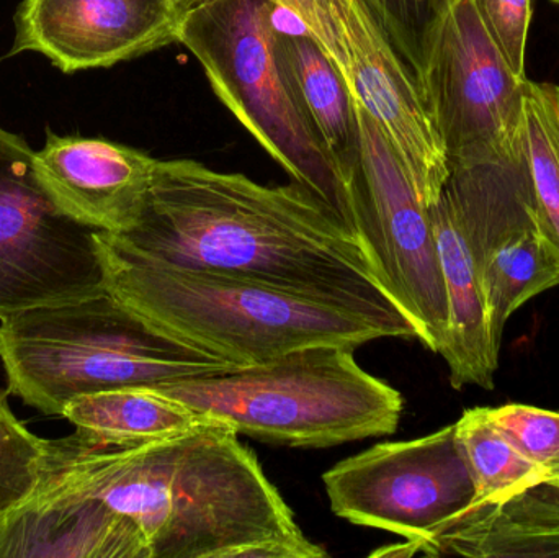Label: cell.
<instances>
[{
    "instance_id": "6da1fadb",
    "label": "cell",
    "mask_w": 559,
    "mask_h": 558,
    "mask_svg": "<svg viewBox=\"0 0 559 558\" xmlns=\"http://www.w3.org/2000/svg\"><path fill=\"white\" fill-rule=\"evenodd\" d=\"M104 233L150 261L245 278L417 340L360 239L299 183L269 187L195 161H157L136 223Z\"/></svg>"
},
{
    "instance_id": "7a4b0ae2",
    "label": "cell",
    "mask_w": 559,
    "mask_h": 558,
    "mask_svg": "<svg viewBox=\"0 0 559 558\" xmlns=\"http://www.w3.org/2000/svg\"><path fill=\"white\" fill-rule=\"evenodd\" d=\"M39 487L136 524L150 558H322L251 449L222 423L136 448L48 439Z\"/></svg>"
},
{
    "instance_id": "3957f363",
    "label": "cell",
    "mask_w": 559,
    "mask_h": 558,
    "mask_svg": "<svg viewBox=\"0 0 559 558\" xmlns=\"http://www.w3.org/2000/svg\"><path fill=\"white\" fill-rule=\"evenodd\" d=\"M105 288L160 333L233 367L319 344L355 349L391 337L368 318L245 278L163 264L97 231Z\"/></svg>"
},
{
    "instance_id": "277c9868",
    "label": "cell",
    "mask_w": 559,
    "mask_h": 558,
    "mask_svg": "<svg viewBox=\"0 0 559 558\" xmlns=\"http://www.w3.org/2000/svg\"><path fill=\"white\" fill-rule=\"evenodd\" d=\"M153 389L238 435L286 448L391 436L404 408L401 393L368 373L355 347L342 344L301 347L267 363Z\"/></svg>"
},
{
    "instance_id": "5b68a950",
    "label": "cell",
    "mask_w": 559,
    "mask_h": 558,
    "mask_svg": "<svg viewBox=\"0 0 559 558\" xmlns=\"http://www.w3.org/2000/svg\"><path fill=\"white\" fill-rule=\"evenodd\" d=\"M0 360L9 392L46 416L88 393L236 369L160 333L107 290L3 318Z\"/></svg>"
},
{
    "instance_id": "8992f818",
    "label": "cell",
    "mask_w": 559,
    "mask_h": 558,
    "mask_svg": "<svg viewBox=\"0 0 559 558\" xmlns=\"http://www.w3.org/2000/svg\"><path fill=\"white\" fill-rule=\"evenodd\" d=\"M275 26L271 0H195L183 15L179 43L246 130L357 236L350 189L293 95L275 49Z\"/></svg>"
},
{
    "instance_id": "52a82bcc",
    "label": "cell",
    "mask_w": 559,
    "mask_h": 558,
    "mask_svg": "<svg viewBox=\"0 0 559 558\" xmlns=\"http://www.w3.org/2000/svg\"><path fill=\"white\" fill-rule=\"evenodd\" d=\"M328 56L400 157L420 202L439 200L450 167L419 81L368 0H271Z\"/></svg>"
},
{
    "instance_id": "ba28073f",
    "label": "cell",
    "mask_w": 559,
    "mask_h": 558,
    "mask_svg": "<svg viewBox=\"0 0 559 558\" xmlns=\"http://www.w3.org/2000/svg\"><path fill=\"white\" fill-rule=\"evenodd\" d=\"M97 231L59 203L35 151L0 127V320L107 290Z\"/></svg>"
},
{
    "instance_id": "9c48e42d",
    "label": "cell",
    "mask_w": 559,
    "mask_h": 558,
    "mask_svg": "<svg viewBox=\"0 0 559 558\" xmlns=\"http://www.w3.org/2000/svg\"><path fill=\"white\" fill-rule=\"evenodd\" d=\"M322 482L335 517L406 541L373 556H417L420 544L476 495L455 425L411 441L381 442L338 462Z\"/></svg>"
},
{
    "instance_id": "30bf717a",
    "label": "cell",
    "mask_w": 559,
    "mask_h": 558,
    "mask_svg": "<svg viewBox=\"0 0 559 558\" xmlns=\"http://www.w3.org/2000/svg\"><path fill=\"white\" fill-rule=\"evenodd\" d=\"M357 115L360 157L350 183L355 233L384 287L416 328L417 340L440 354L449 304L429 209L390 141L358 102Z\"/></svg>"
},
{
    "instance_id": "8fae6325",
    "label": "cell",
    "mask_w": 559,
    "mask_h": 558,
    "mask_svg": "<svg viewBox=\"0 0 559 558\" xmlns=\"http://www.w3.org/2000/svg\"><path fill=\"white\" fill-rule=\"evenodd\" d=\"M486 32L473 0L443 16L420 79L450 166L521 156L525 84Z\"/></svg>"
},
{
    "instance_id": "7c38bea8",
    "label": "cell",
    "mask_w": 559,
    "mask_h": 558,
    "mask_svg": "<svg viewBox=\"0 0 559 558\" xmlns=\"http://www.w3.org/2000/svg\"><path fill=\"white\" fill-rule=\"evenodd\" d=\"M443 190L459 213L501 346L509 318L559 285V261L542 229L522 154L450 166Z\"/></svg>"
},
{
    "instance_id": "4fadbf2b",
    "label": "cell",
    "mask_w": 559,
    "mask_h": 558,
    "mask_svg": "<svg viewBox=\"0 0 559 558\" xmlns=\"http://www.w3.org/2000/svg\"><path fill=\"white\" fill-rule=\"evenodd\" d=\"M183 15L179 0H23L12 52L64 72L110 68L179 43Z\"/></svg>"
},
{
    "instance_id": "5bb4252c",
    "label": "cell",
    "mask_w": 559,
    "mask_h": 558,
    "mask_svg": "<svg viewBox=\"0 0 559 558\" xmlns=\"http://www.w3.org/2000/svg\"><path fill=\"white\" fill-rule=\"evenodd\" d=\"M36 157L59 203L79 222L107 233L136 223L159 161L114 141L51 133Z\"/></svg>"
},
{
    "instance_id": "9a60e30c",
    "label": "cell",
    "mask_w": 559,
    "mask_h": 558,
    "mask_svg": "<svg viewBox=\"0 0 559 558\" xmlns=\"http://www.w3.org/2000/svg\"><path fill=\"white\" fill-rule=\"evenodd\" d=\"M0 557L150 558L136 524L100 501L38 487L0 523Z\"/></svg>"
},
{
    "instance_id": "2e32d148",
    "label": "cell",
    "mask_w": 559,
    "mask_h": 558,
    "mask_svg": "<svg viewBox=\"0 0 559 558\" xmlns=\"http://www.w3.org/2000/svg\"><path fill=\"white\" fill-rule=\"evenodd\" d=\"M437 254L449 304V330L440 356L449 366L453 389H495L499 351L489 320L485 288L459 213L445 190L429 206Z\"/></svg>"
},
{
    "instance_id": "e0dca14e",
    "label": "cell",
    "mask_w": 559,
    "mask_h": 558,
    "mask_svg": "<svg viewBox=\"0 0 559 558\" xmlns=\"http://www.w3.org/2000/svg\"><path fill=\"white\" fill-rule=\"evenodd\" d=\"M417 556L559 558V488L540 482L504 500L469 504Z\"/></svg>"
},
{
    "instance_id": "ac0fdd59",
    "label": "cell",
    "mask_w": 559,
    "mask_h": 558,
    "mask_svg": "<svg viewBox=\"0 0 559 558\" xmlns=\"http://www.w3.org/2000/svg\"><path fill=\"white\" fill-rule=\"evenodd\" d=\"M286 20L288 12L277 5L275 49L283 71L306 120L350 189L360 157L357 100L301 23L296 20L292 28Z\"/></svg>"
},
{
    "instance_id": "d6986e66",
    "label": "cell",
    "mask_w": 559,
    "mask_h": 558,
    "mask_svg": "<svg viewBox=\"0 0 559 558\" xmlns=\"http://www.w3.org/2000/svg\"><path fill=\"white\" fill-rule=\"evenodd\" d=\"M62 418L87 441L108 448H136L179 438L209 419L150 387H124L78 396Z\"/></svg>"
},
{
    "instance_id": "ffe728a7",
    "label": "cell",
    "mask_w": 559,
    "mask_h": 558,
    "mask_svg": "<svg viewBox=\"0 0 559 558\" xmlns=\"http://www.w3.org/2000/svg\"><path fill=\"white\" fill-rule=\"evenodd\" d=\"M521 154L538 218L559 261V85L525 84Z\"/></svg>"
},
{
    "instance_id": "44dd1931",
    "label": "cell",
    "mask_w": 559,
    "mask_h": 558,
    "mask_svg": "<svg viewBox=\"0 0 559 558\" xmlns=\"http://www.w3.org/2000/svg\"><path fill=\"white\" fill-rule=\"evenodd\" d=\"M475 482V503L504 500L545 480V472L525 458L486 415V408L466 409L455 423Z\"/></svg>"
},
{
    "instance_id": "7402d4cb",
    "label": "cell",
    "mask_w": 559,
    "mask_h": 558,
    "mask_svg": "<svg viewBox=\"0 0 559 558\" xmlns=\"http://www.w3.org/2000/svg\"><path fill=\"white\" fill-rule=\"evenodd\" d=\"M49 441L28 431L13 415L9 392L0 390V523L38 490Z\"/></svg>"
},
{
    "instance_id": "603a6c76",
    "label": "cell",
    "mask_w": 559,
    "mask_h": 558,
    "mask_svg": "<svg viewBox=\"0 0 559 558\" xmlns=\"http://www.w3.org/2000/svg\"><path fill=\"white\" fill-rule=\"evenodd\" d=\"M391 41L416 74L426 71L437 29L455 0H368Z\"/></svg>"
},
{
    "instance_id": "cb8c5ba5",
    "label": "cell",
    "mask_w": 559,
    "mask_h": 558,
    "mask_svg": "<svg viewBox=\"0 0 559 558\" xmlns=\"http://www.w3.org/2000/svg\"><path fill=\"white\" fill-rule=\"evenodd\" d=\"M486 415L545 474L559 472V412L512 403L486 408Z\"/></svg>"
},
{
    "instance_id": "d4e9b609",
    "label": "cell",
    "mask_w": 559,
    "mask_h": 558,
    "mask_svg": "<svg viewBox=\"0 0 559 558\" xmlns=\"http://www.w3.org/2000/svg\"><path fill=\"white\" fill-rule=\"evenodd\" d=\"M486 32L515 75L525 79L532 0H473Z\"/></svg>"
},
{
    "instance_id": "484cf974",
    "label": "cell",
    "mask_w": 559,
    "mask_h": 558,
    "mask_svg": "<svg viewBox=\"0 0 559 558\" xmlns=\"http://www.w3.org/2000/svg\"><path fill=\"white\" fill-rule=\"evenodd\" d=\"M544 482H548V484L555 485V487L559 488V472H554V474H548L545 477Z\"/></svg>"
},
{
    "instance_id": "4316f807",
    "label": "cell",
    "mask_w": 559,
    "mask_h": 558,
    "mask_svg": "<svg viewBox=\"0 0 559 558\" xmlns=\"http://www.w3.org/2000/svg\"><path fill=\"white\" fill-rule=\"evenodd\" d=\"M180 5H182L183 12H187V9H189L190 5H192L195 0H179Z\"/></svg>"
},
{
    "instance_id": "83f0119b",
    "label": "cell",
    "mask_w": 559,
    "mask_h": 558,
    "mask_svg": "<svg viewBox=\"0 0 559 558\" xmlns=\"http://www.w3.org/2000/svg\"><path fill=\"white\" fill-rule=\"evenodd\" d=\"M551 2L557 3V5H559V0H551Z\"/></svg>"
}]
</instances>
